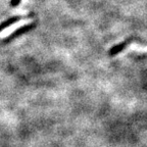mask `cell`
<instances>
[{"mask_svg": "<svg viewBox=\"0 0 147 147\" xmlns=\"http://www.w3.org/2000/svg\"><path fill=\"white\" fill-rule=\"evenodd\" d=\"M127 49L128 50H135L137 52H141V53H146L147 52V46L145 45H141V44H137V43H131L127 46Z\"/></svg>", "mask_w": 147, "mask_h": 147, "instance_id": "1", "label": "cell"}, {"mask_svg": "<svg viewBox=\"0 0 147 147\" xmlns=\"http://www.w3.org/2000/svg\"><path fill=\"white\" fill-rule=\"evenodd\" d=\"M30 22V20H24V21H18L16 22V24H14L13 27L9 28V29H6V30L4 31V32L1 34V37H6L8 34H10V32H12L13 30H16V29H18V28L22 27L23 25H26L27 23H29Z\"/></svg>", "mask_w": 147, "mask_h": 147, "instance_id": "2", "label": "cell"}, {"mask_svg": "<svg viewBox=\"0 0 147 147\" xmlns=\"http://www.w3.org/2000/svg\"><path fill=\"white\" fill-rule=\"evenodd\" d=\"M14 22H18V18L16 16V18H10V20H8V21H6L5 23H3L2 25L0 26V30H2L3 28H6V27H8L9 25H11L12 23H14Z\"/></svg>", "mask_w": 147, "mask_h": 147, "instance_id": "3", "label": "cell"}, {"mask_svg": "<svg viewBox=\"0 0 147 147\" xmlns=\"http://www.w3.org/2000/svg\"><path fill=\"white\" fill-rule=\"evenodd\" d=\"M18 3H20V0H12V1H11L12 6H16V5H18Z\"/></svg>", "mask_w": 147, "mask_h": 147, "instance_id": "4", "label": "cell"}]
</instances>
